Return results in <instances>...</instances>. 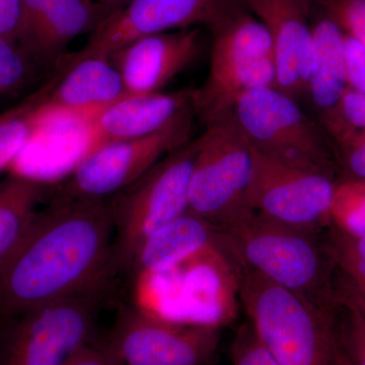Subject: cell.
<instances>
[{"label":"cell","mask_w":365,"mask_h":365,"mask_svg":"<svg viewBox=\"0 0 365 365\" xmlns=\"http://www.w3.org/2000/svg\"><path fill=\"white\" fill-rule=\"evenodd\" d=\"M114 228L104 200L53 197L0 269V317L105 287L113 270Z\"/></svg>","instance_id":"obj_1"},{"label":"cell","mask_w":365,"mask_h":365,"mask_svg":"<svg viewBox=\"0 0 365 365\" xmlns=\"http://www.w3.org/2000/svg\"><path fill=\"white\" fill-rule=\"evenodd\" d=\"M217 247L242 266L328 312L333 302L330 257L318 234L270 222L244 209L216 227Z\"/></svg>","instance_id":"obj_2"},{"label":"cell","mask_w":365,"mask_h":365,"mask_svg":"<svg viewBox=\"0 0 365 365\" xmlns=\"http://www.w3.org/2000/svg\"><path fill=\"white\" fill-rule=\"evenodd\" d=\"M234 266L237 294L249 323L279 365H331L328 312L309 306L260 274Z\"/></svg>","instance_id":"obj_3"},{"label":"cell","mask_w":365,"mask_h":365,"mask_svg":"<svg viewBox=\"0 0 365 365\" xmlns=\"http://www.w3.org/2000/svg\"><path fill=\"white\" fill-rule=\"evenodd\" d=\"M196 139L173 151L126 188L106 199L114 228V274L133 268L151 235L188 211Z\"/></svg>","instance_id":"obj_4"},{"label":"cell","mask_w":365,"mask_h":365,"mask_svg":"<svg viewBox=\"0 0 365 365\" xmlns=\"http://www.w3.org/2000/svg\"><path fill=\"white\" fill-rule=\"evenodd\" d=\"M230 114L254 150L297 169L335 176L338 165L328 133L283 91L274 86L250 91Z\"/></svg>","instance_id":"obj_5"},{"label":"cell","mask_w":365,"mask_h":365,"mask_svg":"<svg viewBox=\"0 0 365 365\" xmlns=\"http://www.w3.org/2000/svg\"><path fill=\"white\" fill-rule=\"evenodd\" d=\"M210 60L205 83L192 93L195 116L204 124L232 111L250 91L276 83L272 40L250 11L211 30Z\"/></svg>","instance_id":"obj_6"},{"label":"cell","mask_w":365,"mask_h":365,"mask_svg":"<svg viewBox=\"0 0 365 365\" xmlns=\"http://www.w3.org/2000/svg\"><path fill=\"white\" fill-rule=\"evenodd\" d=\"M196 143L188 211L217 227L247 208L253 148L230 112L206 123Z\"/></svg>","instance_id":"obj_7"},{"label":"cell","mask_w":365,"mask_h":365,"mask_svg":"<svg viewBox=\"0 0 365 365\" xmlns=\"http://www.w3.org/2000/svg\"><path fill=\"white\" fill-rule=\"evenodd\" d=\"M104 288L50 302L11 319L0 342V365H66L93 342Z\"/></svg>","instance_id":"obj_8"},{"label":"cell","mask_w":365,"mask_h":365,"mask_svg":"<svg viewBox=\"0 0 365 365\" xmlns=\"http://www.w3.org/2000/svg\"><path fill=\"white\" fill-rule=\"evenodd\" d=\"M194 118L191 105L150 135L112 141L86 151L54 196L83 200L110 198L191 141Z\"/></svg>","instance_id":"obj_9"},{"label":"cell","mask_w":365,"mask_h":365,"mask_svg":"<svg viewBox=\"0 0 365 365\" xmlns=\"http://www.w3.org/2000/svg\"><path fill=\"white\" fill-rule=\"evenodd\" d=\"M336 182L333 177L290 167L253 148L246 207L270 222L318 234L330 225Z\"/></svg>","instance_id":"obj_10"},{"label":"cell","mask_w":365,"mask_h":365,"mask_svg":"<svg viewBox=\"0 0 365 365\" xmlns=\"http://www.w3.org/2000/svg\"><path fill=\"white\" fill-rule=\"evenodd\" d=\"M220 341L217 327L172 321L125 307L107 343L125 365H207Z\"/></svg>","instance_id":"obj_11"},{"label":"cell","mask_w":365,"mask_h":365,"mask_svg":"<svg viewBox=\"0 0 365 365\" xmlns=\"http://www.w3.org/2000/svg\"><path fill=\"white\" fill-rule=\"evenodd\" d=\"M249 11L245 0H131L103 21L76 58H109L132 41L153 34L215 26Z\"/></svg>","instance_id":"obj_12"},{"label":"cell","mask_w":365,"mask_h":365,"mask_svg":"<svg viewBox=\"0 0 365 365\" xmlns=\"http://www.w3.org/2000/svg\"><path fill=\"white\" fill-rule=\"evenodd\" d=\"M21 7L16 44L45 68L56 66L72 41L93 34L105 20L96 0H21Z\"/></svg>","instance_id":"obj_13"},{"label":"cell","mask_w":365,"mask_h":365,"mask_svg":"<svg viewBox=\"0 0 365 365\" xmlns=\"http://www.w3.org/2000/svg\"><path fill=\"white\" fill-rule=\"evenodd\" d=\"M314 0H245L250 13L263 24L272 40L275 88L299 102L307 98L311 68Z\"/></svg>","instance_id":"obj_14"},{"label":"cell","mask_w":365,"mask_h":365,"mask_svg":"<svg viewBox=\"0 0 365 365\" xmlns=\"http://www.w3.org/2000/svg\"><path fill=\"white\" fill-rule=\"evenodd\" d=\"M200 28L153 34L113 53L109 59L123 78L129 96L160 93L200 56Z\"/></svg>","instance_id":"obj_15"},{"label":"cell","mask_w":365,"mask_h":365,"mask_svg":"<svg viewBox=\"0 0 365 365\" xmlns=\"http://www.w3.org/2000/svg\"><path fill=\"white\" fill-rule=\"evenodd\" d=\"M63 71L46 85L41 109L90 121L106 108L129 97L121 73L105 57L71 56Z\"/></svg>","instance_id":"obj_16"},{"label":"cell","mask_w":365,"mask_h":365,"mask_svg":"<svg viewBox=\"0 0 365 365\" xmlns=\"http://www.w3.org/2000/svg\"><path fill=\"white\" fill-rule=\"evenodd\" d=\"M193 90L129 96L88 121L91 148L112 141L140 138L167 126L192 105Z\"/></svg>","instance_id":"obj_17"},{"label":"cell","mask_w":365,"mask_h":365,"mask_svg":"<svg viewBox=\"0 0 365 365\" xmlns=\"http://www.w3.org/2000/svg\"><path fill=\"white\" fill-rule=\"evenodd\" d=\"M216 246V225L187 211L148 237L132 270L151 275L169 273Z\"/></svg>","instance_id":"obj_18"},{"label":"cell","mask_w":365,"mask_h":365,"mask_svg":"<svg viewBox=\"0 0 365 365\" xmlns=\"http://www.w3.org/2000/svg\"><path fill=\"white\" fill-rule=\"evenodd\" d=\"M347 90L345 34L328 16L312 26L311 68L307 98L318 113L319 121L339 107Z\"/></svg>","instance_id":"obj_19"},{"label":"cell","mask_w":365,"mask_h":365,"mask_svg":"<svg viewBox=\"0 0 365 365\" xmlns=\"http://www.w3.org/2000/svg\"><path fill=\"white\" fill-rule=\"evenodd\" d=\"M47 186L36 178L14 174L0 187V269L24 242L37 216Z\"/></svg>","instance_id":"obj_20"},{"label":"cell","mask_w":365,"mask_h":365,"mask_svg":"<svg viewBox=\"0 0 365 365\" xmlns=\"http://www.w3.org/2000/svg\"><path fill=\"white\" fill-rule=\"evenodd\" d=\"M46 88L0 114V172L11 167L39 130Z\"/></svg>","instance_id":"obj_21"},{"label":"cell","mask_w":365,"mask_h":365,"mask_svg":"<svg viewBox=\"0 0 365 365\" xmlns=\"http://www.w3.org/2000/svg\"><path fill=\"white\" fill-rule=\"evenodd\" d=\"M324 246L334 267L365 295V237L341 232L329 225Z\"/></svg>","instance_id":"obj_22"},{"label":"cell","mask_w":365,"mask_h":365,"mask_svg":"<svg viewBox=\"0 0 365 365\" xmlns=\"http://www.w3.org/2000/svg\"><path fill=\"white\" fill-rule=\"evenodd\" d=\"M330 222L341 232L365 237V180L343 179L336 182Z\"/></svg>","instance_id":"obj_23"},{"label":"cell","mask_w":365,"mask_h":365,"mask_svg":"<svg viewBox=\"0 0 365 365\" xmlns=\"http://www.w3.org/2000/svg\"><path fill=\"white\" fill-rule=\"evenodd\" d=\"M329 319L336 342L352 365H365V318L344 300L334 297Z\"/></svg>","instance_id":"obj_24"},{"label":"cell","mask_w":365,"mask_h":365,"mask_svg":"<svg viewBox=\"0 0 365 365\" xmlns=\"http://www.w3.org/2000/svg\"><path fill=\"white\" fill-rule=\"evenodd\" d=\"M34 67L20 46L0 38V100L21 93L32 81Z\"/></svg>","instance_id":"obj_25"},{"label":"cell","mask_w":365,"mask_h":365,"mask_svg":"<svg viewBox=\"0 0 365 365\" xmlns=\"http://www.w3.org/2000/svg\"><path fill=\"white\" fill-rule=\"evenodd\" d=\"M331 141L345 179L365 180V129H346Z\"/></svg>","instance_id":"obj_26"},{"label":"cell","mask_w":365,"mask_h":365,"mask_svg":"<svg viewBox=\"0 0 365 365\" xmlns=\"http://www.w3.org/2000/svg\"><path fill=\"white\" fill-rule=\"evenodd\" d=\"M341 30L365 47V0H314Z\"/></svg>","instance_id":"obj_27"},{"label":"cell","mask_w":365,"mask_h":365,"mask_svg":"<svg viewBox=\"0 0 365 365\" xmlns=\"http://www.w3.org/2000/svg\"><path fill=\"white\" fill-rule=\"evenodd\" d=\"M319 123L330 139L346 129H365V93L347 88L337 110Z\"/></svg>","instance_id":"obj_28"},{"label":"cell","mask_w":365,"mask_h":365,"mask_svg":"<svg viewBox=\"0 0 365 365\" xmlns=\"http://www.w3.org/2000/svg\"><path fill=\"white\" fill-rule=\"evenodd\" d=\"M230 360L232 365H279L249 322L235 334L230 347Z\"/></svg>","instance_id":"obj_29"},{"label":"cell","mask_w":365,"mask_h":365,"mask_svg":"<svg viewBox=\"0 0 365 365\" xmlns=\"http://www.w3.org/2000/svg\"><path fill=\"white\" fill-rule=\"evenodd\" d=\"M345 60L347 88L365 93V47L346 34Z\"/></svg>","instance_id":"obj_30"},{"label":"cell","mask_w":365,"mask_h":365,"mask_svg":"<svg viewBox=\"0 0 365 365\" xmlns=\"http://www.w3.org/2000/svg\"><path fill=\"white\" fill-rule=\"evenodd\" d=\"M66 365H125L107 342L86 345Z\"/></svg>","instance_id":"obj_31"},{"label":"cell","mask_w":365,"mask_h":365,"mask_svg":"<svg viewBox=\"0 0 365 365\" xmlns=\"http://www.w3.org/2000/svg\"><path fill=\"white\" fill-rule=\"evenodd\" d=\"M21 20V0H0V38L16 43Z\"/></svg>","instance_id":"obj_32"},{"label":"cell","mask_w":365,"mask_h":365,"mask_svg":"<svg viewBox=\"0 0 365 365\" xmlns=\"http://www.w3.org/2000/svg\"><path fill=\"white\" fill-rule=\"evenodd\" d=\"M333 295L354 307L365 318V295L342 275L333 280Z\"/></svg>","instance_id":"obj_33"},{"label":"cell","mask_w":365,"mask_h":365,"mask_svg":"<svg viewBox=\"0 0 365 365\" xmlns=\"http://www.w3.org/2000/svg\"><path fill=\"white\" fill-rule=\"evenodd\" d=\"M96 1L100 6L103 16H104V21H106L114 14L119 13L131 0H96Z\"/></svg>","instance_id":"obj_34"},{"label":"cell","mask_w":365,"mask_h":365,"mask_svg":"<svg viewBox=\"0 0 365 365\" xmlns=\"http://www.w3.org/2000/svg\"><path fill=\"white\" fill-rule=\"evenodd\" d=\"M333 334V333H332ZM331 365H352L333 336L332 353H331Z\"/></svg>","instance_id":"obj_35"}]
</instances>
